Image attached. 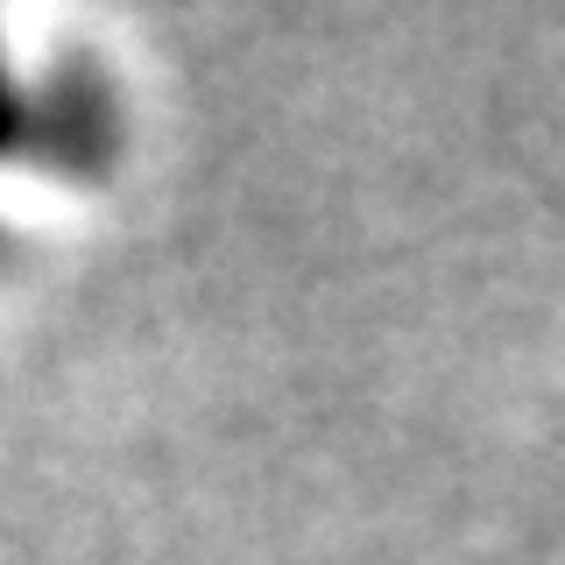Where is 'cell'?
<instances>
[{"label": "cell", "mask_w": 565, "mask_h": 565, "mask_svg": "<svg viewBox=\"0 0 565 565\" xmlns=\"http://www.w3.org/2000/svg\"><path fill=\"white\" fill-rule=\"evenodd\" d=\"M8 114H14V106H8V85H0V135H8Z\"/></svg>", "instance_id": "obj_1"}]
</instances>
